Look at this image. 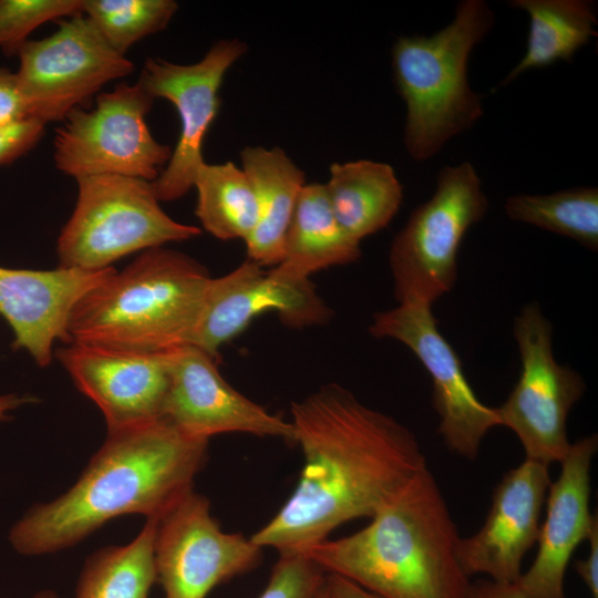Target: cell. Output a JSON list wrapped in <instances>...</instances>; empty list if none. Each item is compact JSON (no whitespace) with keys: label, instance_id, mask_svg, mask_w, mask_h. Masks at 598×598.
<instances>
[{"label":"cell","instance_id":"cell-30","mask_svg":"<svg viewBox=\"0 0 598 598\" xmlns=\"http://www.w3.org/2000/svg\"><path fill=\"white\" fill-rule=\"evenodd\" d=\"M44 126L33 117L0 124V165L16 161L34 147L44 134Z\"/></svg>","mask_w":598,"mask_h":598},{"label":"cell","instance_id":"cell-26","mask_svg":"<svg viewBox=\"0 0 598 598\" xmlns=\"http://www.w3.org/2000/svg\"><path fill=\"white\" fill-rule=\"evenodd\" d=\"M509 219L527 223L598 249V189L581 187L549 195H514L506 199Z\"/></svg>","mask_w":598,"mask_h":598},{"label":"cell","instance_id":"cell-35","mask_svg":"<svg viewBox=\"0 0 598 598\" xmlns=\"http://www.w3.org/2000/svg\"><path fill=\"white\" fill-rule=\"evenodd\" d=\"M327 587L329 598H354L349 581L342 577L328 575Z\"/></svg>","mask_w":598,"mask_h":598},{"label":"cell","instance_id":"cell-3","mask_svg":"<svg viewBox=\"0 0 598 598\" xmlns=\"http://www.w3.org/2000/svg\"><path fill=\"white\" fill-rule=\"evenodd\" d=\"M371 519L301 554L380 598H467L471 581L457 557L461 537L427 467Z\"/></svg>","mask_w":598,"mask_h":598},{"label":"cell","instance_id":"cell-38","mask_svg":"<svg viewBox=\"0 0 598 598\" xmlns=\"http://www.w3.org/2000/svg\"><path fill=\"white\" fill-rule=\"evenodd\" d=\"M317 598H329L328 587H327V578L323 587L319 591Z\"/></svg>","mask_w":598,"mask_h":598},{"label":"cell","instance_id":"cell-4","mask_svg":"<svg viewBox=\"0 0 598 598\" xmlns=\"http://www.w3.org/2000/svg\"><path fill=\"white\" fill-rule=\"evenodd\" d=\"M210 278L181 251L145 250L79 300L69 343L150 353L192 344Z\"/></svg>","mask_w":598,"mask_h":598},{"label":"cell","instance_id":"cell-34","mask_svg":"<svg viewBox=\"0 0 598 598\" xmlns=\"http://www.w3.org/2000/svg\"><path fill=\"white\" fill-rule=\"evenodd\" d=\"M33 401L34 398L30 395L0 394V422L8 420L14 410Z\"/></svg>","mask_w":598,"mask_h":598},{"label":"cell","instance_id":"cell-6","mask_svg":"<svg viewBox=\"0 0 598 598\" xmlns=\"http://www.w3.org/2000/svg\"><path fill=\"white\" fill-rule=\"evenodd\" d=\"M74 209L58 241L59 267L103 270L133 252L200 235L161 207L153 182L99 175L76 179Z\"/></svg>","mask_w":598,"mask_h":598},{"label":"cell","instance_id":"cell-1","mask_svg":"<svg viewBox=\"0 0 598 598\" xmlns=\"http://www.w3.org/2000/svg\"><path fill=\"white\" fill-rule=\"evenodd\" d=\"M290 412L303 467L285 505L250 537L261 548L301 554L340 525L371 518L427 467L409 427L342 385L319 388Z\"/></svg>","mask_w":598,"mask_h":598},{"label":"cell","instance_id":"cell-31","mask_svg":"<svg viewBox=\"0 0 598 598\" xmlns=\"http://www.w3.org/2000/svg\"><path fill=\"white\" fill-rule=\"evenodd\" d=\"M30 117L16 72L0 68V124Z\"/></svg>","mask_w":598,"mask_h":598},{"label":"cell","instance_id":"cell-9","mask_svg":"<svg viewBox=\"0 0 598 598\" xmlns=\"http://www.w3.org/2000/svg\"><path fill=\"white\" fill-rule=\"evenodd\" d=\"M513 332L520 374L506 401L497 406L501 425L518 437L525 458L550 465L561 462L571 443L567 419L586 390L581 375L559 364L553 352V326L538 303L523 307Z\"/></svg>","mask_w":598,"mask_h":598},{"label":"cell","instance_id":"cell-23","mask_svg":"<svg viewBox=\"0 0 598 598\" xmlns=\"http://www.w3.org/2000/svg\"><path fill=\"white\" fill-rule=\"evenodd\" d=\"M509 4L526 11L529 30L525 55L506 75L505 85L519 74L570 61L589 39L597 35L595 6L587 0H512Z\"/></svg>","mask_w":598,"mask_h":598},{"label":"cell","instance_id":"cell-25","mask_svg":"<svg viewBox=\"0 0 598 598\" xmlns=\"http://www.w3.org/2000/svg\"><path fill=\"white\" fill-rule=\"evenodd\" d=\"M157 518H146L140 534L125 546L94 554L81 575L75 598H147L157 580L154 539Z\"/></svg>","mask_w":598,"mask_h":598},{"label":"cell","instance_id":"cell-27","mask_svg":"<svg viewBox=\"0 0 598 598\" xmlns=\"http://www.w3.org/2000/svg\"><path fill=\"white\" fill-rule=\"evenodd\" d=\"M178 4L174 0H84L83 14L107 44L125 55L145 37L163 31Z\"/></svg>","mask_w":598,"mask_h":598},{"label":"cell","instance_id":"cell-18","mask_svg":"<svg viewBox=\"0 0 598 598\" xmlns=\"http://www.w3.org/2000/svg\"><path fill=\"white\" fill-rule=\"evenodd\" d=\"M597 447V434L585 436L571 443L560 462V474L548 488L535 559L515 582L526 598H566L569 560L598 526L597 514L589 508L590 470Z\"/></svg>","mask_w":598,"mask_h":598},{"label":"cell","instance_id":"cell-28","mask_svg":"<svg viewBox=\"0 0 598 598\" xmlns=\"http://www.w3.org/2000/svg\"><path fill=\"white\" fill-rule=\"evenodd\" d=\"M84 0H0V48L18 55L37 28L83 13Z\"/></svg>","mask_w":598,"mask_h":598},{"label":"cell","instance_id":"cell-15","mask_svg":"<svg viewBox=\"0 0 598 598\" xmlns=\"http://www.w3.org/2000/svg\"><path fill=\"white\" fill-rule=\"evenodd\" d=\"M163 419L198 440L247 433L295 442L291 422L269 413L234 389L220 374L217 360L190 344L171 352Z\"/></svg>","mask_w":598,"mask_h":598},{"label":"cell","instance_id":"cell-11","mask_svg":"<svg viewBox=\"0 0 598 598\" xmlns=\"http://www.w3.org/2000/svg\"><path fill=\"white\" fill-rule=\"evenodd\" d=\"M261 553L250 537L224 532L209 501L194 489L157 518L154 561L164 598H205L256 567Z\"/></svg>","mask_w":598,"mask_h":598},{"label":"cell","instance_id":"cell-29","mask_svg":"<svg viewBox=\"0 0 598 598\" xmlns=\"http://www.w3.org/2000/svg\"><path fill=\"white\" fill-rule=\"evenodd\" d=\"M326 573L305 554H281L258 598H317Z\"/></svg>","mask_w":598,"mask_h":598},{"label":"cell","instance_id":"cell-24","mask_svg":"<svg viewBox=\"0 0 598 598\" xmlns=\"http://www.w3.org/2000/svg\"><path fill=\"white\" fill-rule=\"evenodd\" d=\"M195 214L202 227L221 240L249 237L257 223L252 185L241 167L233 162L204 163L197 171Z\"/></svg>","mask_w":598,"mask_h":598},{"label":"cell","instance_id":"cell-33","mask_svg":"<svg viewBox=\"0 0 598 598\" xmlns=\"http://www.w3.org/2000/svg\"><path fill=\"white\" fill-rule=\"evenodd\" d=\"M467 598H526L515 584H504L491 579L471 582Z\"/></svg>","mask_w":598,"mask_h":598},{"label":"cell","instance_id":"cell-22","mask_svg":"<svg viewBox=\"0 0 598 598\" xmlns=\"http://www.w3.org/2000/svg\"><path fill=\"white\" fill-rule=\"evenodd\" d=\"M324 187L337 220L359 243L385 228L403 199L393 167L371 159L332 163Z\"/></svg>","mask_w":598,"mask_h":598},{"label":"cell","instance_id":"cell-10","mask_svg":"<svg viewBox=\"0 0 598 598\" xmlns=\"http://www.w3.org/2000/svg\"><path fill=\"white\" fill-rule=\"evenodd\" d=\"M19 50L16 72L30 117L63 121L109 82L127 76L134 64L113 50L82 13Z\"/></svg>","mask_w":598,"mask_h":598},{"label":"cell","instance_id":"cell-37","mask_svg":"<svg viewBox=\"0 0 598 598\" xmlns=\"http://www.w3.org/2000/svg\"><path fill=\"white\" fill-rule=\"evenodd\" d=\"M32 598H59L53 591H41L34 595Z\"/></svg>","mask_w":598,"mask_h":598},{"label":"cell","instance_id":"cell-36","mask_svg":"<svg viewBox=\"0 0 598 598\" xmlns=\"http://www.w3.org/2000/svg\"><path fill=\"white\" fill-rule=\"evenodd\" d=\"M349 584H350L351 592H352L354 598H380V597H378V596L362 589L361 587L354 585L351 581H349Z\"/></svg>","mask_w":598,"mask_h":598},{"label":"cell","instance_id":"cell-32","mask_svg":"<svg viewBox=\"0 0 598 598\" xmlns=\"http://www.w3.org/2000/svg\"><path fill=\"white\" fill-rule=\"evenodd\" d=\"M587 542L589 543V551L586 558L575 563V570L591 597L598 598V526L591 532Z\"/></svg>","mask_w":598,"mask_h":598},{"label":"cell","instance_id":"cell-5","mask_svg":"<svg viewBox=\"0 0 598 598\" xmlns=\"http://www.w3.org/2000/svg\"><path fill=\"white\" fill-rule=\"evenodd\" d=\"M494 20L485 1L464 0L453 21L436 33L394 42L393 79L406 106L404 144L413 159L434 156L482 116L481 96L467 81V62Z\"/></svg>","mask_w":598,"mask_h":598},{"label":"cell","instance_id":"cell-7","mask_svg":"<svg viewBox=\"0 0 598 598\" xmlns=\"http://www.w3.org/2000/svg\"><path fill=\"white\" fill-rule=\"evenodd\" d=\"M487 207L481 178L471 163L441 169L434 194L412 212L390 246L389 265L399 303L432 307L452 290L462 240Z\"/></svg>","mask_w":598,"mask_h":598},{"label":"cell","instance_id":"cell-2","mask_svg":"<svg viewBox=\"0 0 598 598\" xmlns=\"http://www.w3.org/2000/svg\"><path fill=\"white\" fill-rule=\"evenodd\" d=\"M207 440L189 437L165 419L107 431L78 482L63 495L31 507L11 528L21 555L71 547L112 518H158L193 489L207 455Z\"/></svg>","mask_w":598,"mask_h":598},{"label":"cell","instance_id":"cell-13","mask_svg":"<svg viewBox=\"0 0 598 598\" xmlns=\"http://www.w3.org/2000/svg\"><path fill=\"white\" fill-rule=\"evenodd\" d=\"M246 51L240 40H220L193 64L154 58L145 61L140 84L154 100L169 101L181 123L171 158L153 182L159 202L176 200L194 187L197 171L205 163V136L219 112L223 80Z\"/></svg>","mask_w":598,"mask_h":598},{"label":"cell","instance_id":"cell-14","mask_svg":"<svg viewBox=\"0 0 598 598\" xmlns=\"http://www.w3.org/2000/svg\"><path fill=\"white\" fill-rule=\"evenodd\" d=\"M275 311L290 328L324 324L332 310L310 279H290L246 259L230 272L210 278L190 346L218 359L219 349L261 313Z\"/></svg>","mask_w":598,"mask_h":598},{"label":"cell","instance_id":"cell-17","mask_svg":"<svg viewBox=\"0 0 598 598\" xmlns=\"http://www.w3.org/2000/svg\"><path fill=\"white\" fill-rule=\"evenodd\" d=\"M550 484L549 465L529 458L502 477L482 527L458 540L457 557L467 577L517 581L525 555L537 543Z\"/></svg>","mask_w":598,"mask_h":598},{"label":"cell","instance_id":"cell-8","mask_svg":"<svg viewBox=\"0 0 598 598\" xmlns=\"http://www.w3.org/2000/svg\"><path fill=\"white\" fill-rule=\"evenodd\" d=\"M153 103L137 81L100 93L91 110H73L55 131V167L75 181L121 175L154 182L173 150L157 142L148 128L146 115Z\"/></svg>","mask_w":598,"mask_h":598},{"label":"cell","instance_id":"cell-19","mask_svg":"<svg viewBox=\"0 0 598 598\" xmlns=\"http://www.w3.org/2000/svg\"><path fill=\"white\" fill-rule=\"evenodd\" d=\"M115 268L52 270L0 267V316L14 334L12 347L25 350L39 367L53 360V346L69 343L68 324L79 300Z\"/></svg>","mask_w":598,"mask_h":598},{"label":"cell","instance_id":"cell-21","mask_svg":"<svg viewBox=\"0 0 598 598\" xmlns=\"http://www.w3.org/2000/svg\"><path fill=\"white\" fill-rule=\"evenodd\" d=\"M360 257V243L337 220L324 184L307 183L286 234L282 258L272 269L290 279H310L322 269L355 262Z\"/></svg>","mask_w":598,"mask_h":598},{"label":"cell","instance_id":"cell-16","mask_svg":"<svg viewBox=\"0 0 598 598\" xmlns=\"http://www.w3.org/2000/svg\"><path fill=\"white\" fill-rule=\"evenodd\" d=\"M171 352L70 342L55 355L78 390L102 411L107 431H117L163 419Z\"/></svg>","mask_w":598,"mask_h":598},{"label":"cell","instance_id":"cell-20","mask_svg":"<svg viewBox=\"0 0 598 598\" xmlns=\"http://www.w3.org/2000/svg\"><path fill=\"white\" fill-rule=\"evenodd\" d=\"M240 161L257 203V223L245 240L248 259L261 266H276L282 258L286 234L307 184L305 173L280 147L246 146Z\"/></svg>","mask_w":598,"mask_h":598},{"label":"cell","instance_id":"cell-12","mask_svg":"<svg viewBox=\"0 0 598 598\" xmlns=\"http://www.w3.org/2000/svg\"><path fill=\"white\" fill-rule=\"evenodd\" d=\"M431 306L399 303L373 316L369 327L375 338L406 346L432 380V401L439 433L453 453L475 460L485 435L501 425L497 409L481 402L463 371L462 361L437 329Z\"/></svg>","mask_w":598,"mask_h":598}]
</instances>
